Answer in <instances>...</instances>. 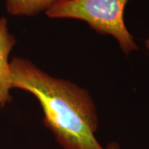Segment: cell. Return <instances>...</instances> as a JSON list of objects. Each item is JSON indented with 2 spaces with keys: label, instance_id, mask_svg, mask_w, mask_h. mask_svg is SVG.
I'll return each mask as SVG.
<instances>
[{
  "label": "cell",
  "instance_id": "obj_4",
  "mask_svg": "<svg viewBox=\"0 0 149 149\" xmlns=\"http://www.w3.org/2000/svg\"><path fill=\"white\" fill-rule=\"evenodd\" d=\"M57 0H5L7 13L16 17H34L45 13Z\"/></svg>",
  "mask_w": 149,
  "mask_h": 149
},
{
  "label": "cell",
  "instance_id": "obj_1",
  "mask_svg": "<svg viewBox=\"0 0 149 149\" xmlns=\"http://www.w3.org/2000/svg\"><path fill=\"white\" fill-rule=\"evenodd\" d=\"M10 66L12 88L37 99L44 124L63 148L105 149L96 138L99 117L88 91L48 74L28 59L14 57Z\"/></svg>",
  "mask_w": 149,
  "mask_h": 149
},
{
  "label": "cell",
  "instance_id": "obj_2",
  "mask_svg": "<svg viewBox=\"0 0 149 149\" xmlns=\"http://www.w3.org/2000/svg\"><path fill=\"white\" fill-rule=\"evenodd\" d=\"M128 0H57L45 12L51 19H74L86 22L101 35H111L126 55L139 50L126 26L124 11Z\"/></svg>",
  "mask_w": 149,
  "mask_h": 149
},
{
  "label": "cell",
  "instance_id": "obj_3",
  "mask_svg": "<svg viewBox=\"0 0 149 149\" xmlns=\"http://www.w3.org/2000/svg\"><path fill=\"white\" fill-rule=\"evenodd\" d=\"M17 44V39L9 31L8 20L0 18V109L11 102L12 88L9 55Z\"/></svg>",
  "mask_w": 149,
  "mask_h": 149
},
{
  "label": "cell",
  "instance_id": "obj_6",
  "mask_svg": "<svg viewBox=\"0 0 149 149\" xmlns=\"http://www.w3.org/2000/svg\"><path fill=\"white\" fill-rule=\"evenodd\" d=\"M145 44H146V48L149 51V35H148V38H147V40H146V42H145Z\"/></svg>",
  "mask_w": 149,
  "mask_h": 149
},
{
  "label": "cell",
  "instance_id": "obj_5",
  "mask_svg": "<svg viewBox=\"0 0 149 149\" xmlns=\"http://www.w3.org/2000/svg\"><path fill=\"white\" fill-rule=\"evenodd\" d=\"M105 149H121V148L118 143L113 141V142H110L109 144L107 145V148Z\"/></svg>",
  "mask_w": 149,
  "mask_h": 149
}]
</instances>
